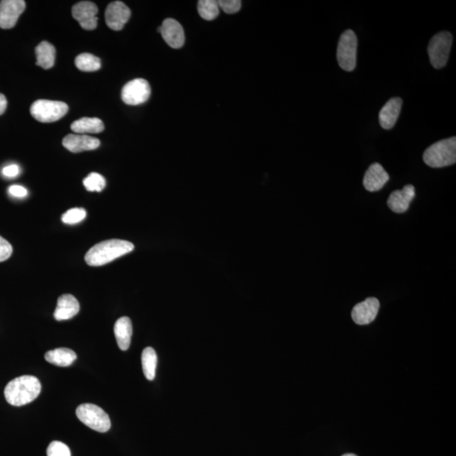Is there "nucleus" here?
I'll use <instances>...</instances> for the list:
<instances>
[{
    "label": "nucleus",
    "mask_w": 456,
    "mask_h": 456,
    "mask_svg": "<svg viewBox=\"0 0 456 456\" xmlns=\"http://www.w3.org/2000/svg\"><path fill=\"white\" fill-rule=\"evenodd\" d=\"M424 162L429 167L439 168L456 163V138L442 139L431 145L424 153Z\"/></svg>",
    "instance_id": "7ed1b4c3"
},
{
    "label": "nucleus",
    "mask_w": 456,
    "mask_h": 456,
    "mask_svg": "<svg viewBox=\"0 0 456 456\" xmlns=\"http://www.w3.org/2000/svg\"><path fill=\"white\" fill-rule=\"evenodd\" d=\"M97 13L99 8L90 1L79 2L72 8V15L78 21L80 27L87 31H92L96 28Z\"/></svg>",
    "instance_id": "1a4fd4ad"
},
{
    "label": "nucleus",
    "mask_w": 456,
    "mask_h": 456,
    "mask_svg": "<svg viewBox=\"0 0 456 456\" xmlns=\"http://www.w3.org/2000/svg\"><path fill=\"white\" fill-rule=\"evenodd\" d=\"M379 306V300L375 298H369L365 301L357 303L352 311L354 322L360 325L373 322L378 315Z\"/></svg>",
    "instance_id": "ddd939ff"
},
{
    "label": "nucleus",
    "mask_w": 456,
    "mask_h": 456,
    "mask_svg": "<svg viewBox=\"0 0 456 456\" xmlns=\"http://www.w3.org/2000/svg\"><path fill=\"white\" fill-rule=\"evenodd\" d=\"M87 217V211L83 208L70 209L62 215V222L68 225H74L82 222Z\"/></svg>",
    "instance_id": "bb28decb"
},
{
    "label": "nucleus",
    "mask_w": 456,
    "mask_h": 456,
    "mask_svg": "<svg viewBox=\"0 0 456 456\" xmlns=\"http://www.w3.org/2000/svg\"><path fill=\"white\" fill-rule=\"evenodd\" d=\"M453 37L449 32H441L430 40L428 53L431 65L439 70L446 65L450 53Z\"/></svg>",
    "instance_id": "423d86ee"
},
{
    "label": "nucleus",
    "mask_w": 456,
    "mask_h": 456,
    "mask_svg": "<svg viewBox=\"0 0 456 456\" xmlns=\"http://www.w3.org/2000/svg\"><path fill=\"white\" fill-rule=\"evenodd\" d=\"M144 374L148 380H153L158 365V355L152 348L144 349L141 356Z\"/></svg>",
    "instance_id": "5701e85b"
},
{
    "label": "nucleus",
    "mask_w": 456,
    "mask_h": 456,
    "mask_svg": "<svg viewBox=\"0 0 456 456\" xmlns=\"http://www.w3.org/2000/svg\"><path fill=\"white\" fill-rule=\"evenodd\" d=\"M390 179L387 172L379 163L372 164L365 172L363 186L369 192L381 189Z\"/></svg>",
    "instance_id": "dca6fc26"
},
{
    "label": "nucleus",
    "mask_w": 456,
    "mask_h": 456,
    "mask_svg": "<svg viewBox=\"0 0 456 456\" xmlns=\"http://www.w3.org/2000/svg\"><path fill=\"white\" fill-rule=\"evenodd\" d=\"M342 456H357V455H354V454H346V455H342Z\"/></svg>",
    "instance_id": "72a5a7b5"
},
{
    "label": "nucleus",
    "mask_w": 456,
    "mask_h": 456,
    "mask_svg": "<svg viewBox=\"0 0 456 456\" xmlns=\"http://www.w3.org/2000/svg\"><path fill=\"white\" fill-rule=\"evenodd\" d=\"M114 335H115L118 348L122 350H128L133 335L132 322L129 317H122L114 324Z\"/></svg>",
    "instance_id": "6ab92c4d"
},
{
    "label": "nucleus",
    "mask_w": 456,
    "mask_h": 456,
    "mask_svg": "<svg viewBox=\"0 0 456 456\" xmlns=\"http://www.w3.org/2000/svg\"><path fill=\"white\" fill-rule=\"evenodd\" d=\"M220 8L227 14H234L240 10L242 2L240 0H221L217 1Z\"/></svg>",
    "instance_id": "c85d7f7f"
},
{
    "label": "nucleus",
    "mask_w": 456,
    "mask_h": 456,
    "mask_svg": "<svg viewBox=\"0 0 456 456\" xmlns=\"http://www.w3.org/2000/svg\"><path fill=\"white\" fill-rule=\"evenodd\" d=\"M46 455L48 456H71V452L65 443L53 441L49 445Z\"/></svg>",
    "instance_id": "cd10ccee"
},
{
    "label": "nucleus",
    "mask_w": 456,
    "mask_h": 456,
    "mask_svg": "<svg viewBox=\"0 0 456 456\" xmlns=\"http://www.w3.org/2000/svg\"><path fill=\"white\" fill-rule=\"evenodd\" d=\"M12 252L11 244L0 236V262L7 260L11 256Z\"/></svg>",
    "instance_id": "c756f323"
},
{
    "label": "nucleus",
    "mask_w": 456,
    "mask_h": 456,
    "mask_svg": "<svg viewBox=\"0 0 456 456\" xmlns=\"http://www.w3.org/2000/svg\"><path fill=\"white\" fill-rule=\"evenodd\" d=\"M76 416L84 425L96 432H108L111 428V421H110L108 413H106L99 405L94 404L80 405L76 409Z\"/></svg>",
    "instance_id": "20e7f679"
},
{
    "label": "nucleus",
    "mask_w": 456,
    "mask_h": 456,
    "mask_svg": "<svg viewBox=\"0 0 456 456\" xmlns=\"http://www.w3.org/2000/svg\"><path fill=\"white\" fill-rule=\"evenodd\" d=\"M151 87L147 80L138 78L131 80L122 89V100L127 105L145 103L151 96Z\"/></svg>",
    "instance_id": "6e6552de"
},
{
    "label": "nucleus",
    "mask_w": 456,
    "mask_h": 456,
    "mask_svg": "<svg viewBox=\"0 0 456 456\" xmlns=\"http://www.w3.org/2000/svg\"><path fill=\"white\" fill-rule=\"evenodd\" d=\"M3 175L6 177H15L19 175L20 167L15 164L8 165L3 169Z\"/></svg>",
    "instance_id": "2f4dec72"
},
{
    "label": "nucleus",
    "mask_w": 456,
    "mask_h": 456,
    "mask_svg": "<svg viewBox=\"0 0 456 456\" xmlns=\"http://www.w3.org/2000/svg\"><path fill=\"white\" fill-rule=\"evenodd\" d=\"M70 128L78 134H97L105 129L103 122L97 118H82L71 125Z\"/></svg>",
    "instance_id": "aec40b11"
},
{
    "label": "nucleus",
    "mask_w": 456,
    "mask_h": 456,
    "mask_svg": "<svg viewBox=\"0 0 456 456\" xmlns=\"http://www.w3.org/2000/svg\"><path fill=\"white\" fill-rule=\"evenodd\" d=\"M158 32L162 34L164 41L172 49H180L184 44V28L179 21L175 19L165 20L158 28Z\"/></svg>",
    "instance_id": "f8f14e48"
},
{
    "label": "nucleus",
    "mask_w": 456,
    "mask_h": 456,
    "mask_svg": "<svg viewBox=\"0 0 456 456\" xmlns=\"http://www.w3.org/2000/svg\"><path fill=\"white\" fill-rule=\"evenodd\" d=\"M134 249V244L126 240L103 241L89 249L84 260L90 266H101L124 256Z\"/></svg>",
    "instance_id": "f257e3e1"
},
{
    "label": "nucleus",
    "mask_w": 456,
    "mask_h": 456,
    "mask_svg": "<svg viewBox=\"0 0 456 456\" xmlns=\"http://www.w3.org/2000/svg\"><path fill=\"white\" fill-rule=\"evenodd\" d=\"M69 111V107L63 101L37 100L32 105L30 112L36 120L53 122L61 120Z\"/></svg>",
    "instance_id": "0eeeda50"
},
{
    "label": "nucleus",
    "mask_w": 456,
    "mask_h": 456,
    "mask_svg": "<svg viewBox=\"0 0 456 456\" xmlns=\"http://www.w3.org/2000/svg\"><path fill=\"white\" fill-rule=\"evenodd\" d=\"M80 311V303L73 295L63 294L58 299L54 318L58 321L73 318Z\"/></svg>",
    "instance_id": "a211bd4d"
},
{
    "label": "nucleus",
    "mask_w": 456,
    "mask_h": 456,
    "mask_svg": "<svg viewBox=\"0 0 456 456\" xmlns=\"http://www.w3.org/2000/svg\"><path fill=\"white\" fill-rule=\"evenodd\" d=\"M83 184L87 191L101 192L105 188L106 180L99 173L91 172L84 179Z\"/></svg>",
    "instance_id": "a878e982"
},
{
    "label": "nucleus",
    "mask_w": 456,
    "mask_h": 456,
    "mask_svg": "<svg viewBox=\"0 0 456 456\" xmlns=\"http://www.w3.org/2000/svg\"><path fill=\"white\" fill-rule=\"evenodd\" d=\"M401 107H403V100L400 97H393L384 104V107L379 112V122L384 129H391L395 126L397 120H398Z\"/></svg>",
    "instance_id": "f3484780"
},
{
    "label": "nucleus",
    "mask_w": 456,
    "mask_h": 456,
    "mask_svg": "<svg viewBox=\"0 0 456 456\" xmlns=\"http://www.w3.org/2000/svg\"><path fill=\"white\" fill-rule=\"evenodd\" d=\"M25 8V2L23 0H3V1H0V28L11 29L14 27Z\"/></svg>",
    "instance_id": "9d476101"
},
{
    "label": "nucleus",
    "mask_w": 456,
    "mask_h": 456,
    "mask_svg": "<svg viewBox=\"0 0 456 456\" xmlns=\"http://www.w3.org/2000/svg\"><path fill=\"white\" fill-rule=\"evenodd\" d=\"M130 16L129 8L121 1L110 3L105 12L106 23L113 31H120L124 28Z\"/></svg>",
    "instance_id": "9b49d317"
},
{
    "label": "nucleus",
    "mask_w": 456,
    "mask_h": 456,
    "mask_svg": "<svg viewBox=\"0 0 456 456\" xmlns=\"http://www.w3.org/2000/svg\"><path fill=\"white\" fill-rule=\"evenodd\" d=\"M63 146L73 153L93 151L100 146V141L87 134H68L63 139Z\"/></svg>",
    "instance_id": "2eb2a0df"
},
{
    "label": "nucleus",
    "mask_w": 456,
    "mask_h": 456,
    "mask_svg": "<svg viewBox=\"0 0 456 456\" xmlns=\"http://www.w3.org/2000/svg\"><path fill=\"white\" fill-rule=\"evenodd\" d=\"M76 358H77V355L73 350L69 348L51 350L45 354L46 361L59 367L70 366L76 360Z\"/></svg>",
    "instance_id": "4be33fe9"
},
{
    "label": "nucleus",
    "mask_w": 456,
    "mask_h": 456,
    "mask_svg": "<svg viewBox=\"0 0 456 456\" xmlns=\"http://www.w3.org/2000/svg\"><path fill=\"white\" fill-rule=\"evenodd\" d=\"M357 38L352 30L341 34L337 46V61L345 71H353L357 65Z\"/></svg>",
    "instance_id": "39448f33"
},
{
    "label": "nucleus",
    "mask_w": 456,
    "mask_h": 456,
    "mask_svg": "<svg viewBox=\"0 0 456 456\" xmlns=\"http://www.w3.org/2000/svg\"><path fill=\"white\" fill-rule=\"evenodd\" d=\"M75 65L80 70L93 72L100 70L101 61L99 58L91 53H82L75 58Z\"/></svg>",
    "instance_id": "b1692460"
},
{
    "label": "nucleus",
    "mask_w": 456,
    "mask_h": 456,
    "mask_svg": "<svg viewBox=\"0 0 456 456\" xmlns=\"http://www.w3.org/2000/svg\"><path fill=\"white\" fill-rule=\"evenodd\" d=\"M198 11L201 18L213 20L218 16L220 8L217 1L215 0H201L198 3Z\"/></svg>",
    "instance_id": "393cba45"
},
{
    "label": "nucleus",
    "mask_w": 456,
    "mask_h": 456,
    "mask_svg": "<svg viewBox=\"0 0 456 456\" xmlns=\"http://www.w3.org/2000/svg\"><path fill=\"white\" fill-rule=\"evenodd\" d=\"M37 65L49 70L54 65L56 50L49 42H42L36 48Z\"/></svg>",
    "instance_id": "412c9836"
},
{
    "label": "nucleus",
    "mask_w": 456,
    "mask_h": 456,
    "mask_svg": "<svg viewBox=\"0 0 456 456\" xmlns=\"http://www.w3.org/2000/svg\"><path fill=\"white\" fill-rule=\"evenodd\" d=\"M41 383L31 375H23L8 382L4 388L7 403L14 407L31 403L41 392Z\"/></svg>",
    "instance_id": "f03ea898"
},
{
    "label": "nucleus",
    "mask_w": 456,
    "mask_h": 456,
    "mask_svg": "<svg viewBox=\"0 0 456 456\" xmlns=\"http://www.w3.org/2000/svg\"><path fill=\"white\" fill-rule=\"evenodd\" d=\"M8 193H10L12 196L16 198H24L27 196V190L23 187V186L20 185L11 186V187L8 188Z\"/></svg>",
    "instance_id": "7c9ffc66"
},
{
    "label": "nucleus",
    "mask_w": 456,
    "mask_h": 456,
    "mask_svg": "<svg viewBox=\"0 0 456 456\" xmlns=\"http://www.w3.org/2000/svg\"><path fill=\"white\" fill-rule=\"evenodd\" d=\"M415 197V188L413 185H405L403 189L395 190L388 198L387 205L393 213H404L409 209L410 204Z\"/></svg>",
    "instance_id": "4468645a"
},
{
    "label": "nucleus",
    "mask_w": 456,
    "mask_h": 456,
    "mask_svg": "<svg viewBox=\"0 0 456 456\" xmlns=\"http://www.w3.org/2000/svg\"><path fill=\"white\" fill-rule=\"evenodd\" d=\"M7 104L8 103L6 96L2 94V93H0V115H2V114L6 112Z\"/></svg>",
    "instance_id": "473e14b6"
}]
</instances>
